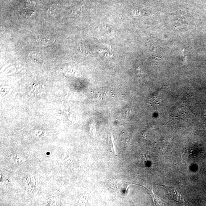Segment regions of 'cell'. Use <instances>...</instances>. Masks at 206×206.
<instances>
[{
    "label": "cell",
    "mask_w": 206,
    "mask_h": 206,
    "mask_svg": "<svg viewBox=\"0 0 206 206\" xmlns=\"http://www.w3.org/2000/svg\"><path fill=\"white\" fill-rule=\"evenodd\" d=\"M54 38L49 37L39 38L35 40V44L38 46H44L51 44L54 42Z\"/></svg>",
    "instance_id": "7a4b0ae2"
},
{
    "label": "cell",
    "mask_w": 206,
    "mask_h": 206,
    "mask_svg": "<svg viewBox=\"0 0 206 206\" xmlns=\"http://www.w3.org/2000/svg\"><path fill=\"white\" fill-rule=\"evenodd\" d=\"M15 162L18 164H23L26 162L25 158H24L23 157L20 155H17L15 156Z\"/></svg>",
    "instance_id": "5b68a950"
},
{
    "label": "cell",
    "mask_w": 206,
    "mask_h": 206,
    "mask_svg": "<svg viewBox=\"0 0 206 206\" xmlns=\"http://www.w3.org/2000/svg\"><path fill=\"white\" fill-rule=\"evenodd\" d=\"M58 10V8L57 6V5H56V6L54 5V6L51 7V8L50 9V10H49V12H50V13L52 14V13H54L56 12V10Z\"/></svg>",
    "instance_id": "52a82bcc"
},
{
    "label": "cell",
    "mask_w": 206,
    "mask_h": 206,
    "mask_svg": "<svg viewBox=\"0 0 206 206\" xmlns=\"http://www.w3.org/2000/svg\"><path fill=\"white\" fill-rule=\"evenodd\" d=\"M105 1H107V0H105Z\"/></svg>",
    "instance_id": "ba28073f"
},
{
    "label": "cell",
    "mask_w": 206,
    "mask_h": 206,
    "mask_svg": "<svg viewBox=\"0 0 206 206\" xmlns=\"http://www.w3.org/2000/svg\"><path fill=\"white\" fill-rule=\"evenodd\" d=\"M26 188L30 192H32L36 189V181L33 178L28 177L25 181Z\"/></svg>",
    "instance_id": "3957f363"
},
{
    "label": "cell",
    "mask_w": 206,
    "mask_h": 206,
    "mask_svg": "<svg viewBox=\"0 0 206 206\" xmlns=\"http://www.w3.org/2000/svg\"><path fill=\"white\" fill-rule=\"evenodd\" d=\"M110 149L111 151L112 152L114 153L115 154H116V148L115 146L114 142H113V137H111V140L110 141Z\"/></svg>",
    "instance_id": "8992f818"
},
{
    "label": "cell",
    "mask_w": 206,
    "mask_h": 206,
    "mask_svg": "<svg viewBox=\"0 0 206 206\" xmlns=\"http://www.w3.org/2000/svg\"><path fill=\"white\" fill-rule=\"evenodd\" d=\"M167 188L168 189L170 196L171 197L172 199H173L174 200L178 202L181 201L182 199L181 198V195L178 193L177 191H176L175 189L169 188L168 187H167Z\"/></svg>",
    "instance_id": "277c9868"
},
{
    "label": "cell",
    "mask_w": 206,
    "mask_h": 206,
    "mask_svg": "<svg viewBox=\"0 0 206 206\" xmlns=\"http://www.w3.org/2000/svg\"><path fill=\"white\" fill-rule=\"evenodd\" d=\"M110 186L112 188L119 192L126 191L129 185L127 182L122 180H113L110 183Z\"/></svg>",
    "instance_id": "6da1fadb"
}]
</instances>
